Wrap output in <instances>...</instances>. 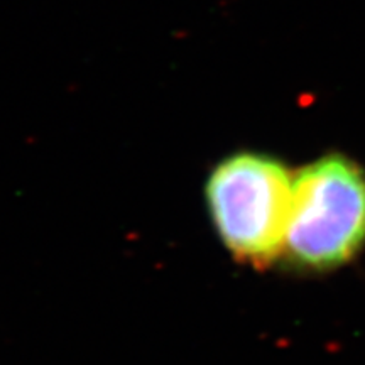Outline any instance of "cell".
I'll return each instance as SVG.
<instances>
[{
    "label": "cell",
    "mask_w": 365,
    "mask_h": 365,
    "mask_svg": "<svg viewBox=\"0 0 365 365\" xmlns=\"http://www.w3.org/2000/svg\"><path fill=\"white\" fill-rule=\"evenodd\" d=\"M293 180L279 159L239 150L205 181V203L218 240L237 261L266 267L284 252Z\"/></svg>",
    "instance_id": "obj_1"
},
{
    "label": "cell",
    "mask_w": 365,
    "mask_h": 365,
    "mask_svg": "<svg viewBox=\"0 0 365 365\" xmlns=\"http://www.w3.org/2000/svg\"><path fill=\"white\" fill-rule=\"evenodd\" d=\"M365 244V171L328 154L294 175L284 254L296 266L330 271Z\"/></svg>",
    "instance_id": "obj_2"
}]
</instances>
